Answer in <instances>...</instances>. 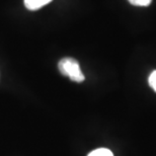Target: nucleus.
Instances as JSON below:
<instances>
[{
  "label": "nucleus",
  "instance_id": "obj_3",
  "mask_svg": "<svg viewBox=\"0 0 156 156\" xmlns=\"http://www.w3.org/2000/svg\"><path fill=\"white\" fill-rule=\"evenodd\" d=\"M87 156H114L113 152L107 148H98L93 150Z\"/></svg>",
  "mask_w": 156,
  "mask_h": 156
},
{
  "label": "nucleus",
  "instance_id": "obj_4",
  "mask_svg": "<svg viewBox=\"0 0 156 156\" xmlns=\"http://www.w3.org/2000/svg\"><path fill=\"white\" fill-rule=\"evenodd\" d=\"M148 82H149V85H150L151 88L156 92V70L152 71L151 74L149 75Z\"/></svg>",
  "mask_w": 156,
  "mask_h": 156
},
{
  "label": "nucleus",
  "instance_id": "obj_1",
  "mask_svg": "<svg viewBox=\"0 0 156 156\" xmlns=\"http://www.w3.org/2000/svg\"><path fill=\"white\" fill-rule=\"evenodd\" d=\"M58 68L62 75L68 76L72 81L75 82H82L84 80V75L80 69L79 63L73 58H63L59 61Z\"/></svg>",
  "mask_w": 156,
  "mask_h": 156
},
{
  "label": "nucleus",
  "instance_id": "obj_2",
  "mask_svg": "<svg viewBox=\"0 0 156 156\" xmlns=\"http://www.w3.org/2000/svg\"><path fill=\"white\" fill-rule=\"evenodd\" d=\"M51 1L52 0H24V5L29 10H38Z\"/></svg>",
  "mask_w": 156,
  "mask_h": 156
},
{
  "label": "nucleus",
  "instance_id": "obj_5",
  "mask_svg": "<svg viewBox=\"0 0 156 156\" xmlns=\"http://www.w3.org/2000/svg\"><path fill=\"white\" fill-rule=\"evenodd\" d=\"M128 1L135 6H148L152 2V0H128Z\"/></svg>",
  "mask_w": 156,
  "mask_h": 156
}]
</instances>
